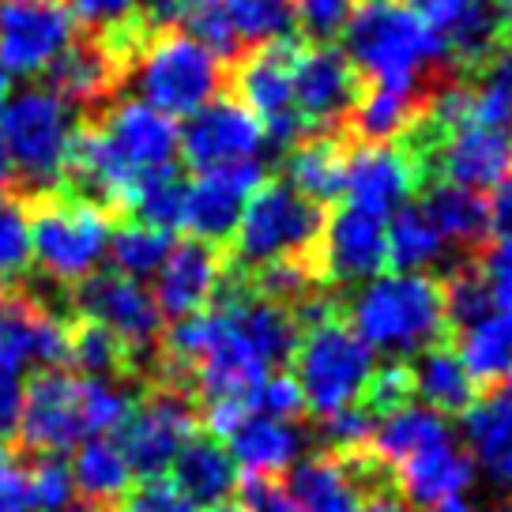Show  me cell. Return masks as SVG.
I'll return each mask as SVG.
<instances>
[{
    "instance_id": "cell-16",
    "label": "cell",
    "mask_w": 512,
    "mask_h": 512,
    "mask_svg": "<svg viewBox=\"0 0 512 512\" xmlns=\"http://www.w3.org/2000/svg\"><path fill=\"white\" fill-rule=\"evenodd\" d=\"M418 177L422 162L407 144H362L347 151L343 196L351 208H362L388 223L396 211L407 208Z\"/></svg>"
},
{
    "instance_id": "cell-14",
    "label": "cell",
    "mask_w": 512,
    "mask_h": 512,
    "mask_svg": "<svg viewBox=\"0 0 512 512\" xmlns=\"http://www.w3.org/2000/svg\"><path fill=\"white\" fill-rule=\"evenodd\" d=\"M358 95H362V83L343 49L328 42L309 49L302 46L294 61V106L305 132L332 136V128L351 117Z\"/></svg>"
},
{
    "instance_id": "cell-23",
    "label": "cell",
    "mask_w": 512,
    "mask_h": 512,
    "mask_svg": "<svg viewBox=\"0 0 512 512\" xmlns=\"http://www.w3.org/2000/svg\"><path fill=\"white\" fill-rule=\"evenodd\" d=\"M305 445H309V437H305L302 426L249 415L241 422V430L230 437L226 452H230L234 467H241L245 475H268V479H275L279 471H290L302 460Z\"/></svg>"
},
{
    "instance_id": "cell-63",
    "label": "cell",
    "mask_w": 512,
    "mask_h": 512,
    "mask_svg": "<svg viewBox=\"0 0 512 512\" xmlns=\"http://www.w3.org/2000/svg\"><path fill=\"white\" fill-rule=\"evenodd\" d=\"M509 388H512V369H509Z\"/></svg>"
},
{
    "instance_id": "cell-60",
    "label": "cell",
    "mask_w": 512,
    "mask_h": 512,
    "mask_svg": "<svg viewBox=\"0 0 512 512\" xmlns=\"http://www.w3.org/2000/svg\"><path fill=\"white\" fill-rule=\"evenodd\" d=\"M181 8H185V16H189L192 8H208V4H219V0H177Z\"/></svg>"
},
{
    "instance_id": "cell-2",
    "label": "cell",
    "mask_w": 512,
    "mask_h": 512,
    "mask_svg": "<svg viewBox=\"0 0 512 512\" xmlns=\"http://www.w3.org/2000/svg\"><path fill=\"white\" fill-rule=\"evenodd\" d=\"M351 328L373 354L396 362L418 358L445 336V302L433 275L381 272L354 290Z\"/></svg>"
},
{
    "instance_id": "cell-11",
    "label": "cell",
    "mask_w": 512,
    "mask_h": 512,
    "mask_svg": "<svg viewBox=\"0 0 512 512\" xmlns=\"http://www.w3.org/2000/svg\"><path fill=\"white\" fill-rule=\"evenodd\" d=\"M76 38L68 0H0V68L46 72Z\"/></svg>"
},
{
    "instance_id": "cell-34",
    "label": "cell",
    "mask_w": 512,
    "mask_h": 512,
    "mask_svg": "<svg viewBox=\"0 0 512 512\" xmlns=\"http://www.w3.org/2000/svg\"><path fill=\"white\" fill-rule=\"evenodd\" d=\"M219 8L241 49L290 42L298 31L294 0H219Z\"/></svg>"
},
{
    "instance_id": "cell-19",
    "label": "cell",
    "mask_w": 512,
    "mask_h": 512,
    "mask_svg": "<svg viewBox=\"0 0 512 512\" xmlns=\"http://www.w3.org/2000/svg\"><path fill=\"white\" fill-rule=\"evenodd\" d=\"M403 4L441 34L452 61L482 64L501 49V27L490 0H403Z\"/></svg>"
},
{
    "instance_id": "cell-31",
    "label": "cell",
    "mask_w": 512,
    "mask_h": 512,
    "mask_svg": "<svg viewBox=\"0 0 512 512\" xmlns=\"http://www.w3.org/2000/svg\"><path fill=\"white\" fill-rule=\"evenodd\" d=\"M422 117V98L396 95L384 87H366L351 110V132L362 144H396L400 136H411Z\"/></svg>"
},
{
    "instance_id": "cell-51",
    "label": "cell",
    "mask_w": 512,
    "mask_h": 512,
    "mask_svg": "<svg viewBox=\"0 0 512 512\" xmlns=\"http://www.w3.org/2000/svg\"><path fill=\"white\" fill-rule=\"evenodd\" d=\"M479 87H486V91H494L497 98H505L512 106V42L509 46H501L490 57V64H486V76H482Z\"/></svg>"
},
{
    "instance_id": "cell-33",
    "label": "cell",
    "mask_w": 512,
    "mask_h": 512,
    "mask_svg": "<svg viewBox=\"0 0 512 512\" xmlns=\"http://www.w3.org/2000/svg\"><path fill=\"white\" fill-rule=\"evenodd\" d=\"M456 358L464 362L467 377L479 384H497L509 377L512 369V317L509 313H490L475 320L471 328L460 332V351Z\"/></svg>"
},
{
    "instance_id": "cell-6",
    "label": "cell",
    "mask_w": 512,
    "mask_h": 512,
    "mask_svg": "<svg viewBox=\"0 0 512 512\" xmlns=\"http://www.w3.org/2000/svg\"><path fill=\"white\" fill-rule=\"evenodd\" d=\"M324 208L294 192L287 181H264L245 204L234 230L238 272H260L279 260H313Z\"/></svg>"
},
{
    "instance_id": "cell-59",
    "label": "cell",
    "mask_w": 512,
    "mask_h": 512,
    "mask_svg": "<svg viewBox=\"0 0 512 512\" xmlns=\"http://www.w3.org/2000/svg\"><path fill=\"white\" fill-rule=\"evenodd\" d=\"M64 512H110L106 505H95V501H72Z\"/></svg>"
},
{
    "instance_id": "cell-36",
    "label": "cell",
    "mask_w": 512,
    "mask_h": 512,
    "mask_svg": "<svg viewBox=\"0 0 512 512\" xmlns=\"http://www.w3.org/2000/svg\"><path fill=\"white\" fill-rule=\"evenodd\" d=\"M68 362L102 381H117V373L128 366V347L117 336H110L95 320H76L68 324Z\"/></svg>"
},
{
    "instance_id": "cell-46",
    "label": "cell",
    "mask_w": 512,
    "mask_h": 512,
    "mask_svg": "<svg viewBox=\"0 0 512 512\" xmlns=\"http://www.w3.org/2000/svg\"><path fill=\"white\" fill-rule=\"evenodd\" d=\"M411 396H415V388H411V366L407 362H388V366L373 369L366 396H362V407L373 418H384L392 415V411H400V407H407Z\"/></svg>"
},
{
    "instance_id": "cell-17",
    "label": "cell",
    "mask_w": 512,
    "mask_h": 512,
    "mask_svg": "<svg viewBox=\"0 0 512 512\" xmlns=\"http://www.w3.org/2000/svg\"><path fill=\"white\" fill-rule=\"evenodd\" d=\"M260 185H264V162L196 174V181H189V189H185L181 226L189 230L192 241H204V245L219 249L223 241L234 238L241 211Z\"/></svg>"
},
{
    "instance_id": "cell-26",
    "label": "cell",
    "mask_w": 512,
    "mask_h": 512,
    "mask_svg": "<svg viewBox=\"0 0 512 512\" xmlns=\"http://www.w3.org/2000/svg\"><path fill=\"white\" fill-rule=\"evenodd\" d=\"M283 181L294 192H302L313 204H332L343 196V177H347V151L336 136H305L287 151L283 159Z\"/></svg>"
},
{
    "instance_id": "cell-13",
    "label": "cell",
    "mask_w": 512,
    "mask_h": 512,
    "mask_svg": "<svg viewBox=\"0 0 512 512\" xmlns=\"http://www.w3.org/2000/svg\"><path fill=\"white\" fill-rule=\"evenodd\" d=\"M384 264H388L384 219L351 204H339L332 215H324L317 249H313L317 275L336 287H362L384 272Z\"/></svg>"
},
{
    "instance_id": "cell-37",
    "label": "cell",
    "mask_w": 512,
    "mask_h": 512,
    "mask_svg": "<svg viewBox=\"0 0 512 512\" xmlns=\"http://www.w3.org/2000/svg\"><path fill=\"white\" fill-rule=\"evenodd\" d=\"M31 268V215L27 200L12 189H0V283L16 287Z\"/></svg>"
},
{
    "instance_id": "cell-48",
    "label": "cell",
    "mask_w": 512,
    "mask_h": 512,
    "mask_svg": "<svg viewBox=\"0 0 512 512\" xmlns=\"http://www.w3.org/2000/svg\"><path fill=\"white\" fill-rule=\"evenodd\" d=\"M351 8H354V0H294L298 27H302L309 38H317V46L343 31Z\"/></svg>"
},
{
    "instance_id": "cell-43",
    "label": "cell",
    "mask_w": 512,
    "mask_h": 512,
    "mask_svg": "<svg viewBox=\"0 0 512 512\" xmlns=\"http://www.w3.org/2000/svg\"><path fill=\"white\" fill-rule=\"evenodd\" d=\"M479 272L482 287L490 294L494 313H509L512 317V234H497L479 249Z\"/></svg>"
},
{
    "instance_id": "cell-49",
    "label": "cell",
    "mask_w": 512,
    "mask_h": 512,
    "mask_svg": "<svg viewBox=\"0 0 512 512\" xmlns=\"http://www.w3.org/2000/svg\"><path fill=\"white\" fill-rule=\"evenodd\" d=\"M121 512H204V509H196L170 479H147L140 490H128Z\"/></svg>"
},
{
    "instance_id": "cell-29",
    "label": "cell",
    "mask_w": 512,
    "mask_h": 512,
    "mask_svg": "<svg viewBox=\"0 0 512 512\" xmlns=\"http://www.w3.org/2000/svg\"><path fill=\"white\" fill-rule=\"evenodd\" d=\"M185 189L189 181L181 174V166H159V170H147V174L132 177L128 189L121 192V211L132 215V223L155 226L174 234L181 226V208H185Z\"/></svg>"
},
{
    "instance_id": "cell-4",
    "label": "cell",
    "mask_w": 512,
    "mask_h": 512,
    "mask_svg": "<svg viewBox=\"0 0 512 512\" xmlns=\"http://www.w3.org/2000/svg\"><path fill=\"white\" fill-rule=\"evenodd\" d=\"M76 110L46 87H27L0 110V140L12 162V192L23 200L61 189L64 159L76 136Z\"/></svg>"
},
{
    "instance_id": "cell-52",
    "label": "cell",
    "mask_w": 512,
    "mask_h": 512,
    "mask_svg": "<svg viewBox=\"0 0 512 512\" xmlns=\"http://www.w3.org/2000/svg\"><path fill=\"white\" fill-rule=\"evenodd\" d=\"M490 219H494L497 234H512V170L497 181L494 196H490Z\"/></svg>"
},
{
    "instance_id": "cell-8",
    "label": "cell",
    "mask_w": 512,
    "mask_h": 512,
    "mask_svg": "<svg viewBox=\"0 0 512 512\" xmlns=\"http://www.w3.org/2000/svg\"><path fill=\"white\" fill-rule=\"evenodd\" d=\"M298 53H302V46L294 38L245 49L234 64V72L226 76L234 83V98L260 121L264 136L283 147L305 140L302 117L294 106V61H298Z\"/></svg>"
},
{
    "instance_id": "cell-1",
    "label": "cell",
    "mask_w": 512,
    "mask_h": 512,
    "mask_svg": "<svg viewBox=\"0 0 512 512\" xmlns=\"http://www.w3.org/2000/svg\"><path fill=\"white\" fill-rule=\"evenodd\" d=\"M343 53L369 87H384L396 95L430 98L437 83L448 80V57L441 34L426 27L403 0H354L343 23Z\"/></svg>"
},
{
    "instance_id": "cell-3",
    "label": "cell",
    "mask_w": 512,
    "mask_h": 512,
    "mask_svg": "<svg viewBox=\"0 0 512 512\" xmlns=\"http://www.w3.org/2000/svg\"><path fill=\"white\" fill-rule=\"evenodd\" d=\"M226 76H230L226 61H219L208 46H200L181 27L147 31L128 64V80L136 83L140 102L170 121L192 117L208 102H215L223 95Z\"/></svg>"
},
{
    "instance_id": "cell-12",
    "label": "cell",
    "mask_w": 512,
    "mask_h": 512,
    "mask_svg": "<svg viewBox=\"0 0 512 512\" xmlns=\"http://www.w3.org/2000/svg\"><path fill=\"white\" fill-rule=\"evenodd\" d=\"M72 305L83 320H95L110 336L121 339L128 354L151 351L162 336V313L151 290L128 275L95 272L72 287Z\"/></svg>"
},
{
    "instance_id": "cell-15",
    "label": "cell",
    "mask_w": 512,
    "mask_h": 512,
    "mask_svg": "<svg viewBox=\"0 0 512 512\" xmlns=\"http://www.w3.org/2000/svg\"><path fill=\"white\" fill-rule=\"evenodd\" d=\"M19 437L38 456H61L87 441L80 407V381L64 369H42L23 388L19 407Z\"/></svg>"
},
{
    "instance_id": "cell-61",
    "label": "cell",
    "mask_w": 512,
    "mask_h": 512,
    "mask_svg": "<svg viewBox=\"0 0 512 512\" xmlns=\"http://www.w3.org/2000/svg\"><path fill=\"white\" fill-rule=\"evenodd\" d=\"M4 106H8V72L0 68V110H4Z\"/></svg>"
},
{
    "instance_id": "cell-18",
    "label": "cell",
    "mask_w": 512,
    "mask_h": 512,
    "mask_svg": "<svg viewBox=\"0 0 512 512\" xmlns=\"http://www.w3.org/2000/svg\"><path fill=\"white\" fill-rule=\"evenodd\" d=\"M223 279H226L223 253L215 245L185 238V241H174L170 256L162 260V268L155 272L151 298H155L162 317L185 320L204 313L219 298Z\"/></svg>"
},
{
    "instance_id": "cell-27",
    "label": "cell",
    "mask_w": 512,
    "mask_h": 512,
    "mask_svg": "<svg viewBox=\"0 0 512 512\" xmlns=\"http://www.w3.org/2000/svg\"><path fill=\"white\" fill-rule=\"evenodd\" d=\"M287 490L305 512H358L366 494L336 456H309L287 471Z\"/></svg>"
},
{
    "instance_id": "cell-56",
    "label": "cell",
    "mask_w": 512,
    "mask_h": 512,
    "mask_svg": "<svg viewBox=\"0 0 512 512\" xmlns=\"http://www.w3.org/2000/svg\"><path fill=\"white\" fill-rule=\"evenodd\" d=\"M0 189H12V162H8V147L0 140Z\"/></svg>"
},
{
    "instance_id": "cell-28",
    "label": "cell",
    "mask_w": 512,
    "mask_h": 512,
    "mask_svg": "<svg viewBox=\"0 0 512 512\" xmlns=\"http://www.w3.org/2000/svg\"><path fill=\"white\" fill-rule=\"evenodd\" d=\"M411 388L422 400V407H430L433 415H464L475 403V381L467 377L464 362L456 358V351L448 347H430L415 358L411 366Z\"/></svg>"
},
{
    "instance_id": "cell-10",
    "label": "cell",
    "mask_w": 512,
    "mask_h": 512,
    "mask_svg": "<svg viewBox=\"0 0 512 512\" xmlns=\"http://www.w3.org/2000/svg\"><path fill=\"white\" fill-rule=\"evenodd\" d=\"M268 147V136L253 113L238 98L219 95L204 110L185 117V128H177V151L185 155L196 174L230 170L245 162H260V151Z\"/></svg>"
},
{
    "instance_id": "cell-62",
    "label": "cell",
    "mask_w": 512,
    "mask_h": 512,
    "mask_svg": "<svg viewBox=\"0 0 512 512\" xmlns=\"http://www.w3.org/2000/svg\"><path fill=\"white\" fill-rule=\"evenodd\" d=\"M215 512H241V509H238V505H219Z\"/></svg>"
},
{
    "instance_id": "cell-5",
    "label": "cell",
    "mask_w": 512,
    "mask_h": 512,
    "mask_svg": "<svg viewBox=\"0 0 512 512\" xmlns=\"http://www.w3.org/2000/svg\"><path fill=\"white\" fill-rule=\"evenodd\" d=\"M31 215V260L57 283H83L98 272L113 238V215L68 192L27 200Z\"/></svg>"
},
{
    "instance_id": "cell-39",
    "label": "cell",
    "mask_w": 512,
    "mask_h": 512,
    "mask_svg": "<svg viewBox=\"0 0 512 512\" xmlns=\"http://www.w3.org/2000/svg\"><path fill=\"white\" fill-rule=\"evenodd\" d=\"M249 290L256 298L283 305L294 313L298 305L317 294V268H313V260H279V264L253 272V287Z\"/></svg>"
},
{
    "instance_id": "cell-38",
    "label": "cell",
    "mask_w": 512,
    "mask_h": 512,
    "mask_svg": "<svg viewBox=\"0 0 512 512\" xmlns=\"http://www.w3.org/2000/svg\"><path fill=\"white\" fill-rule=\"evenodd\" d=\"M80 407H83V430L87 441L95 437H113L132 415V392L117 381H102V377H83L80 381Z\"/></svg>"
},
{
    "instance_id": "cell-42",
    "label": "cell",
    "mask_w": 512,
    "mask_h": 512,
    "mask_svg": "<svg viewBox=\"0 0 512 512\" xmlns=\"http://www.w3.org/2000/svg\"><path fill=\"white\" fill-rule=\"evenodd\" d=\"M373 426L377 418L369 415L366 407H347L339 415L320 418V445H324V456H351V452H366L369 437H373Z\"/></svg>"
},
{
    "instance_id": "cell-40",
    "label": "cell",
    "mask_w": 512,
    "mask_h": 512,
    "mask_svg": "<svg viewBox=\"0 0 512 512\" xmlns=\"http://www.w3.org/2000/svg\"><path fill=\"white\" fill-rule=\"evenodd\" d=\"M441 302H445V324H456L460 332L471 328L475 320L490 317L494 305H490V294L482 287L479 272L464 264V268H452L448 279L441 283Z\"/></svg>"
},
{
    "instance_id": "cell-53",
    "label": "cell",
    "mask_w": 512,
    "mask_h": 512,
    "mask_svg": "<svg viewBox=\"0 0 512 512\" xmlns=\"http://www.w3.org/2000/svg\"><path fill=\"white\" fill-rule=\"evenodd\" d=\"M0 512H34L19 471H12V475H4V479H0Z\"/></svg>"
},
{
    "instance_id": "cell-24",
    "label": "cell",
    "mask_w": 512,
    "mask_h": 512,
    "mask_svg": "<svg viewBox=\"0 0 512 512\" xmlns=\"http://www.w3.org/2000/svg\"><path fill=\"white\" fill-rule=\"evenodd\" d=\"M452 441H456V433L448 426V418L433 415L430 407L407 403L400 411L377 418L373 437H369V456H377L388 471H396L407 460H415L437 445H452Z\"/></svg>"
},
{
    "instance_id": "cell-20",
    "label": "cell",
    "mask_w": 512,
    "mask_h": 512,
    "mask_svg": "<svg viewBox=\"0 0 512 512\" xmlns=\"http://www.w3.org/2000/svg\"><path fill=\"white\" fill-rule=\"evenodd\" d=\"M392 475L400 482L407 505L437 509V505H445L452 497H464L471 490V482H475V460L452 441V445H437L430 452L415 456V460H407Z\"/></svg>"
},
{
    "instance_id": "cell-47",
    "label": "cell",
    "mask_w": 512,
    "mask_h": 512,
    "mask_svg": "<svg viewBox=\"0 0 512 512\" xmlns=\"http://www.w3.org/2000/svg\"><path fill=\"white\" fill-rule=\"evenodd\" d=\"M238 509L241 512H305L298 497L287 490L283 479H268V475H245L238 479Z\"/></svg>"
},
{
    "instance_id": "cell-22",
    "label": "cell",
    "mask_w": 512,
    "mask_h": 512,
    "mask_svg": "<svg viewBox=\"0 0 512 512\" xmlns=\"http://www.w3.org/2000/svg\"><path fill=\"white\" fill-rule=\"evenodd\" d=\"M464 437L471 460L486 467V475L512 490V388L501 384L464 411Z\"/></svg>"
},
{
    "instance_id": "cell-30",
    "label": "cell",
    "mask_w": 512,
    "mask_h": 512,
    "mask_svg": "<svg viewBox=\"0 0 512 512\" xmlns=\"http://www.w3.org/2000/svg\"><path fill=\"white\" fill-rule=\"evenodd\" d=\"M72 486L83 494V501H95L110 509L113 501H125L132 490V471H128L121 448L113 445V437H95L76 448V460L68 464Z\"/></svg>"
},
{
    "instance_id": "cell-35",
    "label": "cell",
    "mask_w": 512,
    "mask_h": 512,
    "mask_svg": "<svg viewBox=\"0 0 512 512\" xmlns=\"http://www.w3.org/2000/svg\"><path fill=\"white\" fill-rule=\"evenodd\" d=\"M174 249V234L166 230H155V226L144 223H125V226H113V238H110V260L117 275H128V279H147L162 268V260L170 256Z\"/></svg>"
},
{
    "instance_id": "cell-41",
    "label": "cell",
    "mask_w": 512,
    "mask_h": 512,
    "mask_svg": "<svg viewBox=\"0 0 512 512\" xmlns=\"http://www.w3.org/2000/svg\"><path fill=\"white\" fill-rule=\"evenodd\" d=\"M23 486H27L34 512H64L72 505V494H76L64 456H38L31 471L23 475Z\"/></svg>"
},
{
    "instance_id": "cell-9",
    "label": "cell",
    "mask_w": 512,
    "mask_h": 512,
    "mask_svg": "<svg viewBox=\"0 0 512 512\" xmlns=\"http://www.w3.org/2000/svg\"><path fill=\"white\" fill-rule=\"evenodd\" d=\"M196 407L189 388L162 384L147 400L132 407V415L121 430L113 433V445L121 448L125 464L140 479H162L174 467L177 452L196 437Z\"/></svg>"
},
{
    "instance_id": "cell-54",
    "label": "cell",
    "mask_w": 512,
    "mask_h": 512,
    "mask_svg": "<svg viewBox=\"0 0 512 512\" xmlns=\"http://www.w3.org/2000/svg\"><path fill=\"white\" fill-rule=\"evenodd\" d=\"M358 512H415V509H411L396 490H381V494H369Z\"/></svg>"
},
{
    "instance_id": "cell-57",
    "label": "cell",
    "mask_w": 512,
    "mask_h": 512,
    "mask_svg": "<svg viewBox=\"0 0 512 512\" xmlns=\"http://www.w3.org/2000/svg\"><path fill=\"white\" fill-rule=\"evenodd\" d=\"M430 512H479L471 501H464V497H452V501H445V505H437V509Z\"/></svg>"
},
{
    "instance_id": "cell-55",
    "label": "cell",
    "mask_w": 512,
    "mask_h": 512,
    "mask_svg": "<svg viewBox=\"0 0 512 512\" xmlns=\"http://www.w3.org/2000/svg\"><path fill=\"white\" fill-rule=\"evenodd\" d=\"M494 12H497L501 38H509V42H512V0H494Z\"/></svg>"
},
{
    "instance_id": "cell-58",
    "label": "cell",
    "mask_w": 512,
    "mask_h": 512,
    "mask_svg": "<svg viewBox=\"0 0 512 512\" xmlns=\"http://www.w3.org/2000/svg\"><path fill=\"white\" fill-rule=\"evenodd\" d=\"M12 471H16V460H12V452H8L4 441H0V479H4V475H12Z\"/></svg>"
},
{
    "instance_id": "cell-25",
    "label": "cell",
    "mask_w": 512,
    "mask_h": 512,
    "mask_svg": "<svg viewBox=\"0 0 512 512\" xmlns=\"http://www.w3.org/2000/svg\"><path fill=\"white\" fill-rule=\"evenodd\" d=\"M174 486L189 497L196 509H219L238 490V467L230 460L223 441L192 437L174 460Z\"/></svg>"
},
{
    "instance_id": "cell-7",
    "label": "cell",
    "mask_w": 512,
    "mask_h": 512,
    "mask_svg": "<svg viewBox=\"0 0 512 512\" xmlns=\"http://www.w3.org/2000/svg\"><path fill=\"white\" fill-rule=\"evenodd\" d=\"M373 369H377V354L339 317L305 328L294 351V381L302 388L305 411H313L317 418L358 407Z\"/></svg>"
},
{
    "instance_id": "cell-45",
    "label": "cell",
    "mask_w": 512,
    "mask_h": 512,
    "mask_svg": "<svg viewBox=\"0 0 512 512\" xmlns=\"http://www.w3.org/2000/svg\"><path fill=\"white\" fill-rule=\"evenodd\" d=\"M305 411L302 388L290 373H268L249 396V415L275 418V422H294Z\"/></svg>"
},
{
    "instance_id": "cell-32",
    "label": "cell",
    "mask_w": 512,
    "mask_h": 512,
    "mask_svg": "<svg viewBox=\"0 0 512 512\" xmlns=\"http://www.w3.org/2000/svg\"><path fill=\"white\" fill-rule=\"evenodd\" d=\"M384 249H388V264L407 275H426L448 260V245L441 241V234L411 204L384 223Z\"/></svg>"
},
{
    "instance_id": "cell-21",
    "label": "cell",
    "mask_w": 512,
    "mask_h": 512,
    "mask_svg": "<svg viewBox=\"0 0 512 512\" xmlns=\"http://www.w3.org/2000/svg\"><path fill=\"white\" fill-rule=\"evenodd\" d=\"M418 211L430 219V226L441 234L448 249H482L486 238L494 234V219H490V200L486 192L464 189V185H448V181H433Z\"/></svg>"
},
{
    "instance_id": "cell-44",
    "label": "cell",
    "mask_w": 512,
    "mask_h": 512,
    "mask_svg": "<svg viewBox=\"0 0 512 512\" xmlns=\"http://www.w3.org/2000/svg\"><path fill=\"white\" fill-rule=\"evenodd\" d=\"M68 8H72V19L87 23V34H102V38L144 27L136 0H68Z\"/></svg>"
},
{
    "instance_id": "cell-50",
    "label": "cell",
    "mask_w": 512,
    "mask_h": 512,
    "mask_svg": "<svg viewBox=\"0 0 512 512\" xmlns=\"http://www.w3.org/2000/svg\"><path fill=\"white\" fill-rule=\"evenodd\" d=\"M19 407H23V369L0 358V441L16 433Z\"/></svg>"
}]
</instances>
